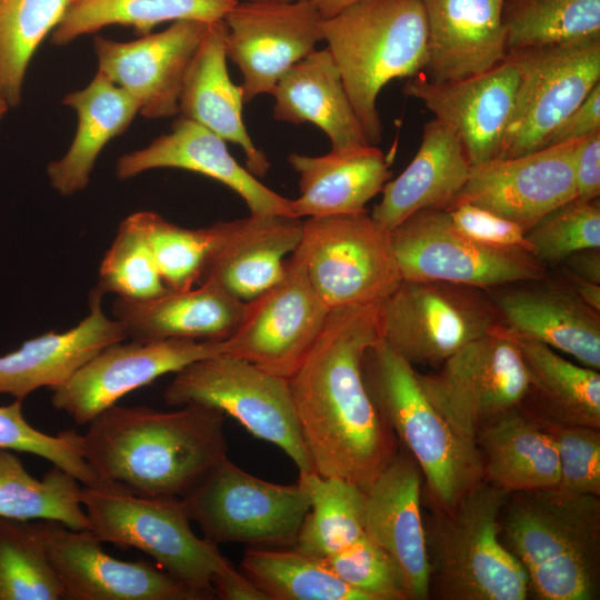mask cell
I'll return each mask as SVG.
<instances>
[{"instance_id": "1", "label": "cell", "mask_w": 600, "mask_h": 600, "mask_svg": "<svg viewBox=\"0 0 600 600\" xmlns=\"http://www.w3.org/2000/svg\"><path fill=\"white\" fill-rule=\"evenodd\" d=\"M380 336V304L332 309L318 339L287 379L313 470L363 490L399 450L361 373L363 353Z\"/></svg>"}, {"instance_id": "2", "label": "cell", "mask_w": 600, "mask_h": 600, "mask_svg": "<svg viewBox=\"0 0 600 600\" xmlns=\"http://www.w3.org/2000/svg\"><path fill=\"white\" fill-rule=\"evenodd\" d=\"M224 413L189 403L173 411L117 403L82 434L99 479L146 497L184 498L227 458Z\"/></svg>"}, {"instance_id": "3", "label": "cell", "mask_w": 600, "mask_h": 600, "mask_svg": "<svg viewBox=\"0 0 600 600\" xmlns=\"http://www.w3.org/2000/svg\"><path fill=\"white\" fill-rule=\"evenodd\" d=\"M499 523L534 598L599 599L600 497L558 487L510 493Z\"/></svg>"}, {"instance_id": "4", "label": "cell", "mask_w": 600, "mask_h": 600, "mask_svg": "<svg viewBox=\"0 0 600 600\" xmlns=\"http://www.w3.org/2000/svg\"><path fill=\"white\" fill-rule=\"evenodd\" d=\"M361 373L378 413L417 462L432 509L451 512L483 480L477 444L453 430L426 396L414 367L381 336L366 349Z\"/></svg>"}, {"instance_id": "5", "label": "cell", "mask_w": 600, "mask_h": 600, "mask_svg": "<svg viewBox=\"0 0 600 600\" xmlns=\"http://www.w3.org/2000/svg\"><path fill=\"white\" fill-rule=\"evenodd\" d=\"M368 142L382 138L377 99L393 79L423 73L428 30L422 0H357L320 21Z\"/></svg>"}, {"instance_id": "6", "label": "cell", "mask_w": 600, "mask_h": 600, "mask_svg": "<svg viewBox=\"0 0 600 600\" xmlns=\"http://www.w3.org/2000/svg\"><path fill=\"white\" fill-rule=\"evenodd\" d=\"M509 493L482 480L451 512L424 520L430 596L444 600H523L528 574L500 538Z\"/></svg>"}, {"instance_id": "7", "label": "cell", "mask_w": 600, "mask_h": 600, "mask_svg": "<svg viewBox=\"0 0 600 600\" xmlns=\"http://www.w3.org/2000/svg\"><path fill=\"white\" fill-rule=\"evenodd\" d=\"M81 500L89 530L101 542L136 548L200 600L216 598V578L233 566L220 553L218 544L192 531L182 498L139 496L99 479L82 486Z\"/></svg>"}, {"instance_id": "8", "label": "cell", "mask_w": 600, "mask_h": 600, "mask_svg": "<svg viewBox=\"0 0 600 600\" xmlns=\"http://www.w3.org/2000/svg\"><path fill=\"white\" fill-rule=\"evenodd\" d=\"M167 404L198 403L234 418L252 436L280 448L299 473L314 471L286 378L228 353L197 360L176 372Z\"/></svg>"}, {"instance_id": "9", "label": "cell", "mask_w": 600, "mask_h": 600, "mask_svg": "<svg viewBox=\"0 0 600 600\" xmlns=\"http://www.w3.org/2000/svg\"><path fill=\"white\" fill-rule=\"evenodd\" d=\"M294 251L330 310L380 304L402 280L389 232L367 212L307 218Z\"/></svg>"}, {"instance_id": "10", "label": "cell", "mask_w": 600, "mask_h": 600, "mask_svg": "<svg viewBox=\"0 0 600 600\" xmlns=\"http://www.w3.org/2000/svg\"><path fill=\"white\" fill-rule=\"evenodd\" d=\"M500 323L484 290L451 282L402 279L380 303L381 337L412 367L438 369Z\"/></svg>"}, {"instance_id": "11", "label": "cell", "mask_w": 600, "mask_h": 600, "mask_svg": "<svg viewBox=\"0 0 600 600\" xmlns=\"http://www.w3.org/2000/svg\"><path fill=\"white\" fill-rule=\"evenodd\" d=\"M182 499L191 521L214 544L291 548L310 508L298 482L266 481L246 472L228 457Z\"/></svg>"}, {"instance_id": "12", "label": "cell", "mask_w": 600, "mask_h": 600, "mask_svg": "<svg viewBox=\"0 0 600 600\" xmlns=\"http://www.w3.org/2000/svg\"><path fill=\"white\" fill-rule=\"evenodd\" d=\"M418 379L434 408L472 443L482 427L520 407L528 390L519 349L502 323Z\"/></svg>"}, {"instance_id": "13", "label": "cell", "mask_w": 600, "mask_h": 600, "mask_svg": "<svg viewBox=\"0 0 600 600\" xmlns=\"http://www.w3.org/2000/svg\"><path fill=\"white\" fill-rule=\"evenodd\" d=\"M514 107L498 158L547 147L567 117L600 83V40L511 50Z\"/></svg>"}, {"instance_id": "14", "label": "cell", "mask_w": 600, "mask_h": 600, "mask_svg": "<svg viewBox=\"0 0 600 600\" xmlns=\"http://www.w3.org/2000/svg\"><path fill=\"white\" fill-rule=\"evenodd\" d=\"M389 236L402 279L488 290L540 279L547 272L529 251L482 244L459 233L446 210H421Z\"/></svg>"}, {"instance_id": "15", "label": "cell", "mask_w": 600, "mask_h": 600, "mask_svg": "<svg viewBox=\"0 0 600 600\" xmlns=\"http://www.w3.org/2000/svg\"><path fill=\"white\" fill-rule=\"evenodd\" d=\"M330 311L293 251L281 278L246 302L238 327L224 340V353L288 379L318 339Z\"/></svg>"}, {"instance_id": "16", "label": "cell", "mask_w": 600, "mask_h": 600, "mask_svg": "<svg viewBox=\"0 0 600 600\" xmlns=\"http://www.w3.org/2000/svg\"><path fill=\"white\" fill-rule=\"evenodd\" d=\"M312 0L238 2L224 16L227 57L242 73L244 102L271 94L279 79L322 41Z\"/></svg>"}, {"instance_id": "17", "label": "cell", "mask_w": 600, "mask_h": 600, "mask_svg": "<svg viewBox=\"0 0 600 600\" xmlns=\"http://www.w3.org/2000/svg\"><path fill=\"white\" fill-rule=\"evenodd\" d=\"M224 351V340L119 341L101 350L69 381L52 389L51 401L76 423L87 424L127 393Z\"/></svg>"}, {"instance_id": "18", "label": "cell", "mask_w": 600, "mask_h": 600, "mask_svg": "<svg viewBox=\"0 0 600 600\" xmlns=\"http://www.w3.org/2000/svg\"><path fill=\"white\" fill-rule=\"evenodd\" d=\"M577 143L551 144L523 156L471 166L464 187L449 208L474 204L528 232L549 212L576 198Z\"/></svg>"}, {"instance_id": "19", "label": "cell", "mask_w": 600, "mask_h": 600, "mask_svg": "<svg viewBox=\"0 0 600 600\" xmlns=\"http://www.w3.org/2000/svg\"><path fill=\"white\" fill-rule=\"evenodd\" d=\"M43 524L49 559L67 600H200L156 563L111 557L90 530Z\"/></svg>"}, {"instance_id": "20", "label": "cell", "mask_w": 600, "mask_h": 600, "mask_svg": "<svg viewBox=\"0 0 600 600\" xmlns=\"http://www.w3.org/2000/svg\"><path fill=\"white\" fill-rule=\"evenodd\" d=\"M208 23L178 20L166 30L119 42L97 36L98 71L127 91L148 119L179 112V99L189 64Z\"/></svg>"}, {"instance_id": "21", "label": "cell", "mask_w": 600, "mask_h": 600, "mask_svg": "<svg viewBox=\"0 0 600 600\" xmlns=\"http://www.w3.org/2000/svg\"><path fill=\"white\" fill-rule=\"evenodd\" d=\"M518 70L507 58L469 78L434 82L423 73L409 78L402 92L421 101L460 141L471 166L499 157L511 119Z\"/></svg>"}, {"instance_id": "22", "label": "cell", "mask_w": 600, "mask_h": 600, "mask_svg": "<svg viewBox=\"0 0 600 600\" xmlns=\"http://www.w3.org/2000/svg\"><path fill=\"white\" fill-rule=\"evenodd\" d=\"M422 473L399 446L364 490V532L396 564L409 600L430 598V567L421 511Z\"/></svg>"}, {"instance_id": "23", "label": "cell", "mask_w": 600, "mask_h": 600, "mask_svg": "<svg viewBox=\"0 0 600 600\" xmlns=\"http://www.w3.org/2000/svg\"><path fill=\"white\" fill-rule=\"evenodd\" d=\"M213 228L214 240L198 284H216L247 302L281 278L286 257L300 243L303 220L250 214L218 221Z\"/></svg>"}, {"instance_id": "24", "label": "cell", "mask_w": 600, "mask_h": 600, "mask_svg": "<svg viewBox=\"0 0 600 600\" xmlns=\"http://www.w3.org/2000/svg\"><path fill=\"white\" fill-rule=\"evenodd\" d=\"M492 301L510 332L570 354L580 364L599 371L600 311L583 302L563 279L543 277L511 283Z\"/></svg>"}, {"instance_id": "25", "label": "cell", "mask_w": 600, "mask_h": 600, "mask_svg": "<svg viewBox=\"0 0 600 600\" xmlns=\"http://www.w3.org/2000/svg\"><path fill=\"white\" fill-rule=\"evenodd\" d=\"M159 168L192 171L224 184L241 197L250 214L293 217L290 199L278 194L240 166L223 139L183 117L172 123L169 133L120 157L116 176L126 180Z\"/></svg>"}, {"instance_id": "26", "label": "cell", "mask_w": 600, "mask_h": 600, "mask_svg": "<svg viewBox=\"0 0 600 600\" xmlns=\"http://www.w3.org/2000/svg\"><path fill=\"white\" fill-rule=\"evenodd\" d=\"M428 30L423 74L454 81L481 74L508 54L504 0H422Z\"/></svg>"}, {"instance_id": "27", "label": "cell", "mask_w": 600, "mask_h": 600, "mask_svg": "<svg viewBox=\"0 0 600 600\" xmlns=\"http://www.w3.org/2000/svg\"><path fill=\"white\" fill-rule=\"evenodd\" d=\"M104 294L96 287L89 313L64 332H48L0 356V393L23 400L39 388H58L108 346L127 339L120 323L102 309Z\"/></svg>"}, {"instance_id": "28", "label": "cell", "mask_w": 600, "mask_h": 600, "mask_svg": "<svg viewBox=\"0 0 600 600\" xmlns=\"http://www.w3.org/2000/svg\"><path fill=\"white\" fill-rule=\"evenodd\" d=\"M246 302L212 283L167 290L140 300L116 298L113 318L127 339L223 341L238 327Z\"/></svg>"}, {"instance_id": "29", "label": "cell", "mask_w": 600, "mask_h": 600, "mask_svg": "<svg viewBox=\"0 0 600 600\" xmlns=\"http://www.w3.org/2000/svg\"><path fill=\"white\" fill-rule=\"evenodd\" d=\"M226 37L223 20L208 23L183 80L179 112L224 141L238 144L244 152L247 170L263 177L270 162L254 146L243 123V90L228 72Z\"/></svg>"}, {"instance_id": "30", "label": "cell", "mask_w": 600, "mask_h": 600, "mask_svg": "<svg viewBox=\"0 0 600 600\" xmlns=\"http://www.w3.org/2000/svg\"><path fill=\"white\" fill-rule=\"evenodd\" d=\"M470 168L460 141L433 118L423 128L416 156L384 184L381 201L370 216L390 232L421 210H447L464 187Z\"/></svg>"}, {"instance_id": "31", "label": "cell", "mask_w": 600, "mask_h": 600, "mask_svg": "<svg viewBox=\"0 0 600 600\" xmlns=\"http://www.w3.org/2000/svg\"><path fill=\"white\" fill-rule=\"evenodd\" d=\"M300 196L291 200L296 218L367 212L391 172L383 152L372 144L333 150L323 156L290 153Z\"/></svg>"}, {"instance_id": "32", "label": "cell", "mask_w": 600, "mask_h": 600, "mask_svg": "<svg viewBox=\"0 0 600 600\" xmlns=\"http://www.w3.org/2000/svg\"><path fill=\"white\" fill-rule=\"evenodd\" d=\"M271 94L276 120L316 124L330 139L331 149L370 144L328 48L316 49L292 66Z\"/></svg>"}, {"instance_id": "33", "label": "cell", "mask_w": 600, "mask_h": 600, "mask_svg": "<svg viewBox=\"0 0 600 600\" xmlns=\"http://www.w3.org/2000/svg\"><path fill=\"white\" fill-rule=\"evenodd\" d=\"M483 480L507 493L557 488L556 446L534 413L522 406L487 423L476 436Z\"/></svg>"}, {"instance_id": "34", "label": "cell", "mask_w": 600, "mask_h": 600, "mask_svg": "<svg viewBox=\"0 0 600 600\" xmlns=\"http://www.w3.org/2000/svg\"><path fill=\"white\" fill-rule=\"evenodd\" d=\"M62 103L77 112L78 127L70 148L48 164L47 174L59 194L72 196L86 189L100 152L128 129L139 106L100 71L84 89L67 93Z\"/></svg>"}, {"instance_id": "35", "label": "cell", "mask_w": 600, "mask_h": 600, "mask_svg": "<svg viewBox=\"0 0 600 600\" xmlns=\"http://www.w3.org/2000/svg\"><path fill=\"white\" fill-rule=\"evenodd\" d=\"M508 332L528 378L521 406L550 420L600 429L599 371L567 360L539 341Z\"/></svg>"}, {"instance_id": "36", "label": "cell", "mask_w": 600, "mask_h": 600, "mask_svg": "<svg viewBox=\"0 0 600 600\" xmlns=\"http://www.w3.org/2000/svg\"><path fill=\"white\" fill-rule=\"evenodd\" d=\"M238 0H69L52 30L51 42L66 46L77 38L113 24L132 27L146 36L168 21L223 20Z\"/></svg>"}, {"instance_id": "37", "label": "cell", "mask_w": 600, "mask_h": 600, "mask_svg": "<svg viewBox=\"0 0 600 600\" xmlns=\"http://www.w3.org/2000/svg\"><path fill=\"white\" fill-rule=\"evenodd\" d=\"M82 486L57 466L37 479L14 451L0 449V517L54 521L72 530H89Z\"/></svg>"}, {"instance_id": "38", "label": "cell", "mask_w": 600, "mask_h": 600, "mask_svg": "<svg viewBox=\"0 0 600 600\" xmlns=\"http://www.w3.org/2000/svg\"><path fill=\"white\" fill-rule=\"evenodd\" d=\"M310 508L293 549L317 559L329 558L361 538L364 532L366 493L359 486L316 471L299 473Z\"/></svg>"}, {"instance_id": "39", "label": "cell", "mask_w": 600, "mask_h": 600, "mask_svg": "<svg viewBox=\"0 0 600 600\" xmlns=\"http://www.w3.org/2000/svg\"><path fill=\"white\" fill-rule=\"evenodd\" d=\"M243 573L267 600H368L338 578L320 559L291 548H249Z\"/></svg>"}, {"instance_id": "40", "label": "cell", "mask_w": 600, "mask_h": 600, "mask_svg": "<svg viewBox=\"0 0 600 600\" xmlns=\"http://www.w3.org/2000/svg\"><path fill=\"white\" fill-rule=\"evenodd\" d=\"M507 49L600 40V0H504Z\"/></svg>"}, {"instance_id": "41", "label": "cell", "mask_w": 600, "mask_h": 600, "mask_svg": "<svg viewBox=\"0 0 600 600\" xmlns=\"http://www.w3.org/2000/svg\"><path fill=\"white\" fill-rule=\"evenodd\" d=\"M43 520L0 517V600H63Z\"/></svg>"}, {"instance_id": "42", "label": "cell", "mask_w": 600, "mask_h": 600, "mask_svg": "<svg viewBox=\"0 0 600 600\" xmlns=\"http://www.w3.org/2000/svg\"><path fill=\"white\" fill-rule=\"evenodd\" d=\"M69 0H0V96L21 102L29 62L60 21Z\"/></svg>"}, {"instance_id": "43", "label": "cell", "mask_w": 600, "mask_h": 600, "mask_svg": "<svg viewBox=\"0 0 600 600\" xmlns=\"http://www.w3.org/2000/svg\"><path fill=\"white\" fill-rule=\"evenodd\" d=\"M134 213L163 283L171 290L196 287L214 240L213 224L190 229L169 222L156 212Z\"/></svg>"}, {"instance_id": "44", "label": "cell", "mask_w": 600, "mask_h": 600, "mask_svg": "<svg viewBox=\"0 0 600 600\" xmlns=\"http://www.w3.org/2000/svg\"><path fill=\"white\" fill-rule=\"evenodd\" d=\"M103 294L140 300L162 294L163 283L136 213L119 226L116 238L99 269L98 284Z\"/></svg>"}, {"instance_id": "45", "label": "cell", "mask_w": 600, "mask_h": 600, "mask_svg": "<svg viewBox=\"0 0 600 600\" xmlns=\"http://www.w3.org/2000/svg\"><path fill=\"white\" fill-rule=\"evenodd\" d=\"M22 402L16 399L8 406H0V449L41 457L83 486L96 483L99 478L83 456L82 434L73 429L58 434L36 429L26 420Z\"/></svg>"}, {"instance_id": "46", "label": "cell", "mask_w": 600, "mask_h": 600, "mask_svg": "<svg viewBox=\"0 0 600 600\" xmlns=\"http://www.w3.org/2000/svg\"><path fill=\"white\" fill-rule=\"evenodd\" d=\"M527 239L532 254L544 266L560 263L581 250L600 249L599 200H570L538 221Z\"/></svg>"}, {"instance_id": "47", "label": "cell", "mask_w": 600, "mask_h": 600, "mask_svg": "<svg viewBox=\"0 0 600 600\" xmlns=\"http://www.w3.org/2000/svg\"><path fill=\"white\" fill-rule=\"evenodd\" d=\"M320 560L368 600H408L396 564L366 533L342 551Z\"/></svg>"}, {"instance_id": "48", "label": "cell", "mask_w": 600, "mask_h": 600, "mask_svg": "<svg viewBox=\"0 0 600 600\" xmlns=\"http://www.w3.org/2000/svg\"><path fill=\"white\" fill-rule=\"evenodd\" d=\"M536 417L557 449L558 488L600 497V429Z\"/></svg>"}, {"instance_id": "49", "label": "cell", "mask_w": 600, "mask_h": 600, "mask_svg": "<svg viewBox=\"0 0 600 600\" xmlns=\"http://www.w3.org/2000/svg\"><path fill=\"white\" fill-rule=\"evenodd\" d=\"M446 211L452 227L471 240L491 247L531 252L527 232L509 219L470 203H461Z\"/></svg>"}, {"instance_id": "50", "label": "cell", "mask_w": 600, "mask_h": 600, "mask_svg": "<svg viewBox=\"0 0 600 600\" xmlns=\"http://www.w3.org/2000/svg\"><path fill=\"white\" fill-rule=\"evenodd\" d=\"M576 198L599 200L600 196V131L578 140L574 151Z\"/></svg>"}, {"instance_id": "51", "label": "cell", "mask_w": 600, "mask_h": 600, "mask_svg": "<svg viewBox=\"0 0 600 600\" xmlns=\"http://www.w3.org/2000/svg\"><path fill=\"white\" fill-rule=\"evenodd\" d=\"M600 131V83L567 117L547 146L580 140Z\"/></svg>"}, {"instance_id": "52", "label": "cell", "mask_w": 600, "mask_h": 600, "mask_svg": "<svg viewBox=\"0 0 600 600\" xmlns=\"http://www.w3.org/2000/svg\"><path fill=\"white\" fill-rule=\"evenodd\" d=\"M213 593L223 600H267L262 591L234 567L216 578Z\"/></svg>"}, {"instance_id": "53", "label": "cell", "mask_w": 600, "mask_h": 600, "mask_svg": "<svg viewBox=\"0 0 600 600\" xmlns=\"http://www.w3.org/2000/svg\"><path fill=\"white\" fill-rule=\"evenodd\" d=\"M566 270L600 284V249H586L574 252L563 261Z\"/></svg>"}, {"instance_id": "54", "label": "cell", "mask_w": 600, "mask_h": 600, "mask_svg": "<svg viewBox=\"0 0 600 600\" xmlns=\"http://www.w3.org/2000/svg\"><path fill=\"white\" fill-rule=\"evenodd\" d=\"M562 279L571 287L578 297L588 306L600 311V284L584 280L563 269Z\"/></svg>"}, {"instance_id": "55", "label": "cell", "mask_w": 600, "mask_h": 600, "mask_svg": "<svg viewBox=\"0 0 600 600\" xmlns=\"http://www.w3.org/2000/svg\"><path fill=\"white\" fill-rule=\"evenodd\" d=\"M357 0H312L322 18H329Z\"/></svg>"}, {"instance_id": "56", "label": "cell", "mask_w": 600, "mask_h": 600, "mask_svg": "<svg viewBox=\"0 0 600 600\" xmlns=\"http://www.w3.org/2000/svg\"><path fill=\"white\" fill-rule=\"evenodd\" d=\"M9 108V104L7 103V101L0 96V122L2 120V118L4 117L7 110Z\"/></svg>"}, {"instance_id": "57", "label": "cell", "mask_w": 600, "mask_h": 600, "mask_svg": "<svg viewBox=\"0 0 600 600\" xmlns=\"http://www.w3.org/2000/svg\"><path fill=\"white\" fill-rule=\"evenodd\" d=\"M246 1H270V0H246ZM273 1L294 2V1H303V0H273Z\"/></svg>"}]
</instances>
